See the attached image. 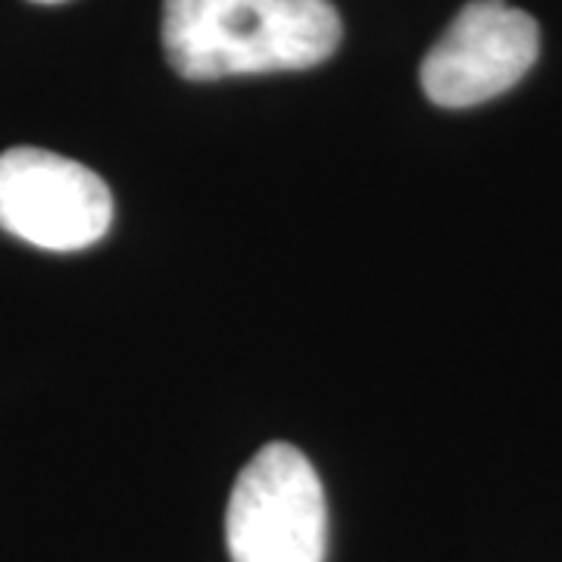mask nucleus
<instances>
[{"instance_id":"nucleus-3","label":"nucleus","mask_w":562,"mask_h":562,"mask_svg":"<svg viewBox=\"0 0 562 562\" xmlns=\"http://www.w3.org/2000/svg\"><path fill=\"white\" fill-rule=\"evenodd\" d=\"M113 225L106 181L44 147L0 154V228L41 250H85Z\"/></svg>"},{"instance_id":"nucleus-1","label":"nucleus","mask_w":562,"mask_h":562,"mask_svg":"<svg viewBox=\"0 0 562 562\" xmlns=\"http://www.w3.org/2000/svg\"><path fill=\"white\" fill-rule=\"evenodd\" d=\"M341 32L331 0H162V50L188 81L313 69Z\"/></svg>"},{"instance_id":"nucleus-4","label":"nucleus","mask_w":562,"mask_h":562,"mask_svg":"<svg viewBox=\"0 0 562 562\" xmlns=\"http://www.w3.org/2000/svg\"><path fill=\"white\" fill-rule=\"evenodd\" d=\"M541 54L535 16L506 0H472L422 60V91L447 110L501 98L525 79Z\"/></svg>"},{"instance_id":"nucleus-2","label":"nucleus","mask_w":562,"mask_h":562,"mask_svg":"<svg viewBox=\"0 0 562 562\" xmlns=\"http://www.w3.org/2000/svg\"><path fill=\"white\" fill-rule=\"evenodd\" d=\"M232 562H325V487L294 443L272 441L235 479L225 509Z\"/></svg>"},{"instance_id":"nucleus-5","label":"nucleus","mask_w":562,"mask_h":562,"mask_svg":"<svg viewBox=\"0 0 562 562\" xmlns=\"http://www.w3.org/2000/svg\"><path fill=\"white\" fill-rule=\"evenodd\" d=\"M35 3H63V0H35Z\"/></svg>"}]
</instances>
